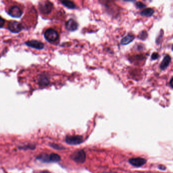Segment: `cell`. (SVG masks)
<instances>
[{
    "instance_id": "8fae6325",
    "label": "cell",
    "mask_w": 173,
    "mask_h": 173,
    "mask_svg": "<svg viewBox=\"0 0 173 173\" xmlns=\"http://www.w3.org/2000/svg\"><path fill=\"white\" fill-rule=\"evenodd\" d=\"M171 58L169 55L165 56L162 60V62L160 63V69L161 70H165L169 66V64L171 63Z\"/></svg>"
},
{
    "instance_id": "9c48e42d",
    "label": "cell",
    "mask_w": 173,
    "mask_h": 173,
    "mask_svg": "<svg viewBox=\"0 0 173 173\" xmlns=\"http://www.w3.org/2000/svg\"><path fill=\"white\" fill-rule=\"evenodd\" d=\"M66 30L71 32H74L77 30L78 28V24L77 22L73 19H70L66 23Z\"/></svg>"
},
{
    "instance_id": "ffe728a7",
    "label": "cell",
    "mask_w": 173,
    "mask_h": 173,
    "mask_svg": "<svg viewBox=\"0 0 173 173\" xmlns=\"http://www.w3.org/2000/svg\"><path fill=\"white\" fill-rule=\"evenodd\" d=\"M162 36H163V32L160 33L159 36L157 37V39H156V43L159 44V43H160V40H161L160 39L162 38Z\"/></svg>"
},
{
    "instance_id": "603a6c76",
    "label": "cell",
    "mask_w": 173,
    "mask_h": 173,
    "mask_svg": "<svg viewBox=\"0 0 173 173\" xmlns=\"http://www.w3.org/2000/svg\"><path fill=\"white\" fill-rule=\"evenodd\" d=\"M41 173H49L48 172H47V171H44V172H41Z\"/></svg>"
},
{
    "instance_id": "7402d4cb",
    "label": "cell",
    "mask_w": 173,
    "mask_h": 173,
    "mask_svg": "<svg viewBox=\"0 0 173 173\" xmlns=\"http://www.w3.org/2000/svg\"><path fill=\"white\" fill-rule=\"evenodd\" d=\"M164 166H159V169H161V170H163V169H162V168H164Z\"/></svg>"
},
{
    "instance_id": "44dd1931",
    "label": "cell",
    "mask_w": 173,
    "mask_h": 173,
    "mask_svg": "<svg viewBox=\"0 0 173 173\" xmlns=\"http://www.w3.org/2000/svg\"><path fill=\"white\" fill-rule=\"evenodd\" d=\"M172 80H173V78H172L171 79V80H170V86H171V87L172 88V86H173V84H172Z\"/></svg>"
},
{
    "instance_id": "7a4b0ae2",
    "label": "cell",
    "mask_w": 173,
    "mask_h": 173,
    "mask_svg": "<svg viewBox=\"0 0 173 173\" xmlns=\"http://www.w3.org/2000/svg\"><path fill=\"white\" fill-rule=\"evenodd\" d=\"M45 39L50 43H54L59 39L58 32L52 28L46 29L44 33Z\"/></svg>"
},
{
    "instance_id": "9a60e30c",
    "label": "cell",
    "mask_w": 173,
    "mask_h": 173,
    "mask_svg": "<svg viewBox=\"0 0 173 173\" xmlns=\"http://www.w3.org/2000/svg\"><path fill=\"white\" fill-rule=\"evenodd\" d=\"M49 160L53 162H58L60 160V157L58 154L52 153L49 156Z\"/></svg>"
},
{
    "instance_id": "5b68a950",
    "label": "cell",
    "mask_w": 173,
    "mask_h": 173,
    "mask_svg": "<svg viewBox=\"0 0 173 173\" xmlns=\"http://www.w3.org/2000/svg\"><path fill=\"white\" fill-rule=\"evenodd\" d=\"M7 27L10 31L14 33L20 32L23 28L22 24L20 22L13 20L9 22Z\"/></svg>"
},
{
    "instance_id": "ba28073f",
    "label": "cell",
    "mask_w": 173,
    "mask_h": 173,
    "mask_svg": "<svg viewBox=\"0 0 173 173\" xmlns=\"http://www.w3.org/2000/svg\"><path fill=\"white\" fill-rule=\"evenodd\" d=\"M26 44L29 47H32V48H35V49H42L44 47V44L39 41H28V42H26Z\"/></svg>"
},
{
    "instance_id": "3957f363",
    "label": "cell",
    "mask_w": 173,
    "mask_h": 173,
    "mask_svg": "<svg viewBox=\"0 0 173 173\" xmlns=\"http://www.w3.org/2000/svg\"><path fill=\"white\" fill-rule=\"evenodd\" d=\"M53 9L54 5L48 1L40 2L39 4V9L43 15H48L52 12Z\"/></svg>"
},
{
    "instance_id": "d6986e66",
    "label": "cell",
    "mask_w": 173,
    "mask_h": 173,
    "mask_svg": "<svg viewBox=\"0 0 173 173\" xmlns=\"http://www.w3.org/2000/svg\"><path fill=\"white\" fill-rule=\"evenodd\" d=\"M5 24V19H3L2 17L0 16V28H2Z\"/></svg>"
},
{
    "instance_id": "5bb4252c",
    "label": "cell",
    "mask_w": 173,
    "mask_h": 173,
    "mask_svg": "<svg viewBox=\"0 0 173 173\" xmlns=\"http://www.w3.org/2000/svg\"><path fill=\"white\" fill-rule=\"evenodd\" d=\"M61 2L63 5H64V6L68 8L74 9L76 8L75 4L70 1H62Z\"/></svg>"
},
{
    "instance_id": "277c9868",
    "label": "cell",
    "mask_w": 173,
    "mask_h": 173,
    "mask_svg": "<svg viewBox=\"0 0 173 173\" xmlns=\"http://www.w3.org/2000/svg\"><path fill=\"white\" fill-rule=\"evenodd\" d=\"M36 82L37 85L40 88H44L49 85L50 83V79L47 73H41L37 76Z\"/></svg>"
},
{
    "instance_id": "6da1fadb",
    "label": "cell",
    "mask_w": 173,
    "mask_h": 173,
    "mask_svg": "<svg viewBox=\"0 0 173 173\" xmlns=\"http://www.w3.org/2000/svg\"><path fill=\"white\" fill-rule=\"evenodd\" d=\"M7 12L12 17L19 18L23 14V10L20 5L14 4L10 5L7 8Z\"/></svg>"
},
{
    "instance_id": "8992f818",
    "label": "cell",
    "mask_w": 173,
    "mask_h": 173,
    "mask_svg": "<svg viewBox=\"0 0 173 173\" xmlns=\"http://www.w3.org/2000/svg\"><path fill=\"white\" fill-rule=\"evenodd\" d=\"M71 157L76 162L83 163L85 160V153L83 150H80L74 152L72 155Z\"/></svg>"
},
{
    "instance_id": "2e32d148",
    "label": "cell",
    "mask_w": 173,
    "mask_h": 173,
    "mask_svg": "<svg viewBox=\"0 0 173 173\" xmlns=\"http://www.w3.org/2000/svg\"><path fill=\"white\" fill-rule=\"evenodd\" d=\"M147 33L145 31H142L140 33V34L138 35V38L142 40H145L147 38Z\"/></svg>"
},
{
    "instance_id": "4fadbf2b",
    "label": "cell",
    "mask_w": 173,
    "mask_h": 173,
    "mask_svg": "<svg viewBox=\"0 0 173 173\" xmlns=\"http://www.w3.org/2000/svg\"><path fill=\"white\" fill-rule=\"evenodd\" d=\"M154 13V10L153 9L151 8H148L144 9L143 11L141 12V15L145 17H151L153 15Z\"/></svg>"
},
{
    "instance_id": "7c38bea8",
    "label": "cell",
    "mask_w": 173,
    "mask_h": 173,
    "mask_svg": "<svg viewBox=\"0 0 173 173\" xmlns=\"http://www.w3.org/2000/svg\"><path fill=\"white\" fill-rule=\"evenodd\" d=\"M135 39V36L133 35H128L124 38L122 39L121 40V44L122 45H126L133 42Z\"/></svg>"
},
{
    "instance_id": "e0dca14e",
    "label": "cell",
    "mask_w": 173,
    "mask_h": 173,
    "mask_svg": "<svg viewBox=\"0 0 173 173\" xmlns=\"http://www.w3.org/2000/svg\"><path fill=\"white\" fill-rule=\"evenodd\" d=\"M136 6L138 8L142 9L146 7V5L144 4L143 3L141 2H138L136 3Z\"/></svg>"
},
{
    "instance_id": "ac0fdd59",
    "label": "cell",
    "mask_w": 173,
    "mask_h": 173,
    "mask_svg": "<svg viewBox=\"0 0 173 173\" xmlns=\"http://www.w3.org/2000/svg\"><path fill=\"white\" fill-rule=\"evenodd\" d=\"M159 57V56L158 53H157V52L153 53L152 54L151 56V58L152 60H157V59H158Z\"/></svg>"
},
{
    "instance_id": "30bf717a",
    "label": "cell",
    "mask_w": 173,
    "mask_h": 173,
    "mask_svg": "<svg viewBox=\"0 0 173 173\" xmlns=\"http://www.w3.org/2000/svg\"><path fill=\"white\" fill-rule=\"evenodd\" d=\"M129 162L134 166L139 167L144 165L146 162V160L145 159L142 158H131L129 160Z\"/></svg>"
},
{
    "instance_id": "52a82bcc",
    "label": "cell",
    "mask_w": 173,
    "mask_h": 173,
    "mask_svg": "<svg viewBox=\"0 0 173 173\" xmlns=\"http://www.w3.org/2000/svg\"><path fill=\"white\" fill-rule=\"evenodd\" d=\"M83 142V138L80 136H68L66 138V142L70 145H78Z\"/></svg>"
}]
</instances>
